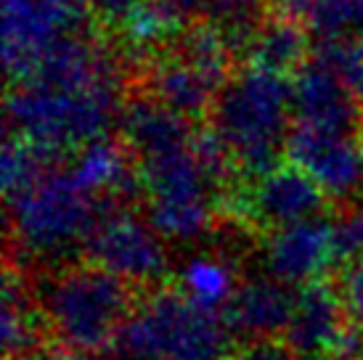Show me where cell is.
<instances>
[{
    "mask_svg": "<svg viewBox=\"0 0 363 360\" xmlns=\"http://www.w3.org/2000/svg\"><path fill=\"white\" fill-rule=\"evenodd\" d=\"M122 135L146 193V218L170 244L202 239L215 220V193L233 162L212 130L194 133L191 120L157 99L125 103Z\"/></svg>",
    "mask_w": 363,
    "mask_h": 360,
    "instance_id": "cell-1",
    "label": "cell"
},
{
    "mask_svg": "<svg viewBox=\"0 0 363 360\" xmlns=\"http://www.w3.org/2000/svg\"><path fill=\"white\" fill-rule=\"evenodd\" d=\"M294 122V93L289 74L247 64L220 88L210 111V130L220 138L233 167L260 175L286 154Z\"/></svg>",
    "mask_w": 363,
    "mask_h": 360,
    "instance_id": "cell-2",
    "label": "cell"
},
{
    "mask_svg": "<svg viewBox=\"0 0 363 360\" xmlns=\"http://www.w3.org/2000/svg\"><path fill=\"white\" fill-rule=\"evenodd\" d=\"M11 241L27 262L56 265L72 252L85 249L96 223L114 204L85 189L69 164L56 162L51 170L6 199Z\"/></svg>",
    "mask_w": 363,
    "mask_h": 360,
    "instance_id": "cell-3",
    "label": "cell"
},
{
    "mask_svg": "<svg viewBox=\"0 0 363 360\" xmlns=\"http://www.w3.org/2000/svg\"><path fill=\"white\" fill-rule=\"evenodd\" d=\"M122 82L24 80L13 82L6 101L9 130L64 157L85 143L106 138L122 117Z\"/></svg>",
    "mask_w": 363,
    "mask_h": 360,
    "instance_id": "cell-4",
    "label": "cell"
},
{
    "mask_svg": "<svg viewBox=\"0 0 363 360\" xmlns=\"http://www.w3.org/2000/svg\"><path fill=\"white\" fill-rule=\"evenodd\" d=\"M38 305L61 347L101 352L114 347L133 313V291L128 281L96 262L59 265L53 276L43 281Z\"/></svg>",
    "mask_w": 363,
    "mask_h": 360,
    "instance_id": "cell-5",
    "label": "cell"
},
{
    "mask_svg": "<svg viewBox=\"0 0 363 360\" xmlns=\"http://www.w3.org/2000/svg\"><path fill=\"white\" fill-rule=\"evenodd\" d=\"M233 331L223 313L194 305L181 289H162L133 308L114 342L120 360H231Z\"/></svg>",
    "mask_w": 363,
    "mask_h": 360,
    "instance_id": "cell-6",
    "label": "cell"
},
{
    "mask_svg": "<svg viewBox=\"0 0 363 360\" xmlns=\"http://www.w3.org/2000/svg\"><path fill=\"white\" fill-rule=\"evenodd\" d=\"M88 16L85 0H3V64L9 80H30L56 43L85 32Z\"/></svg>",
    "mask_w": 363,
    "mask_h": 360,
    "instance_id": "cell-7",
    "label": "cell"
},
{
    "mask_svg": "<svg viewBox=\"0 0 363 360\" xmlns=\"http://www.w3.org/2000/svg\"><path fill=\"white\" fill-rule=\"evenodd\" d=\"M82 252L91 262L135 286H152L170 270L167 241L160 230L146 215L117 204L96 223Z\"/></svg>",
    "mask_w": 363,
    "mask_h": 360,
    "instance_id": "cell-8",
    "label": "cell"
},
{
    "mask_svg": "<svg viewBox=\"0 0 363 360\" xmlns=\"http://www.w3.org/2000/svg\"><path fill=\"white\" fill-rule=\"evenodd\" d=\"M286 157L303 167L334 201H350L363 193L361 130H332L292 122Z\"/></svg>",
    "mask_w": 363,
    "mask_h": 360,
    "instance_id": "cell-9",
    "label": "cell"
},
{
    "mask_svg": "<svg viewBox=\"0 0 363 360\" xmlns=\"http://www.w3.org/2000/svg\"><path fill=\"white\" fill-rule=\"evenodd\" d=\"M337 262V228L323 215L271 228L262 244V270L292 289L321 281Z\"/></svg>",
    "mask_w": 363,
    "mask_h": 360,
    "instance_id": "cell-10",
    "label": "cell"
},
{
    "mask_svg": "<svg viewBox=\"0 0 363 360\" xmlns=\"http://www.w3.org/2000/svg\"><path fill=\"white\" fill-rule=\"evenodd\" d=\"M326 199L321 186L289 162L255 175L250 186L239 191V212L255 225L271 230L321 215Z\"/></svg>",
    "mask_w": 363,
    "mask_h": 360,
    "instance_id": "cell-11",
    "label": "cell"
},
{
    "mask_svg": "<svg viewBox=\"0 0 363 360\" xmlns=\"http://www.w3.org/2000/svg\"><path fill=\"white\" fill-rule=\"evenodd\" d=\"M294 122L332 130H361L363 103L323 59L305 61L292 77Z\"/></svg>",
    "mask_w": 363,
    "mask_h": 360,
    "instance_id": "cell-12",
    "label": "cell"
},
{
    "mask_svg": "<svg viewBox=\"0 0 363 360\" xmlns=\"http://www.w3.org/2000/svg\"><path fill=\"white\" fill-rule=\"evenodd\" d=\"M347 329H350V315L340 291L315 281L297 291L292 320L284 339L308 360L334 358V350Z\"/></svg>",
    "mask_w": 363,
    "mask_h": 360,
    "instance_id": "cell-13",
    "label": "cell"
},
{
    "mask_svg": "<svg viewBox=\"0 0 363 360\" xmlns=\"http://www.w3.org/2000/svg\"><path fill=\"white\" fill-rule=\"evenodd\" d=\"M294 302H297V294L292 291V286L265 273L239 283L223 318L236 337H244L250 342L276 339L289 329Z\"/></svg>",
    "mask_w": 363,
    "mask_h": 360,
    "instance_id": "cell-14",
    "label": "cell"
},
{
    "mask_svg": "<svg viewBox=\"0 0 363 360\" xmlns=\"http://www.w3.org/2000/svg\"><path fill=\"white\" fill-rule=\"evenodd\" d=\"M67 164L85 189H91L93 193H99L111 204H117L125 196L135 193V189H141L135 159L128 143H120L109 135L72 151V159Z\"/></svg>",
    "mask_w": 363,
    "mask_h": 360,
    "instance_id": "cell-15",
    "label": "cell"
},
{
    "mask_svg": "<svg viewBox=\"0 0 363 360\" xmlns=\"http://www.w3.org/2000/svg\"><path fill=\"white\" fill-rule=\"evenodd\" d=\"M220 88V82L212 80L207 72H202L178 50L149 69V96L189 120L212 111Z\"/></svg>",
    "mask_w": 363,
    "mask_h": 360,
    "instance_id": "cell-16",
    "label": "cell"
},
{
    "mask_svg": "<svg viewBox=\"0 0 363 360\" xmlns=\"http://www.w3.org/2000/svg\"><path fill=\"white\" fill-rule=\"evenodd\" d=\"M311 30L300 19L289 13H281L279 19H265L260 30L247 43V59L250 64L265 67V69L294 74L303 67L311 53Z\"/></svg>",
    "mask_w": 363,
    "mask_h": 360,
    "instance_id": "cell-17",
    "label": "cell"
},
{
    "mask_svg": "<svg viewBox=\"0 0 363 360\" xmlns=\"http://www.w3.org/2000/svg\"><path fill=\"white\" fill-rule=\"evenodd\" d=\"M40 305H35L24 276L6 270L3 276V310H0V339L9 358H24L40 344Z\"/></svg>",
    "mask_w": 363,
    "mask_h": 360,
    "instance_id": "cell-18",
    "label": "cell"
},
{
    "mask_svg": "<svg viewBox=\"0 0 363 360\" xmlns=\"http://www.w3.org/2000/svg\"><path fill=\"white\" fill-rule=\"evenodd\" d=\"M236 268L223 254L199 252L183 262L178 270V289L204 310L225 313L228 302L239 289Z\"/></svg>",
    "mask_w": 363,
    "mask_h": 360,
    "instance_id": "cell-19",
    "label": "cell"
},
{
    "mask_svg": "<svg viewBox=\"0 0 363 360\" xmlns=\"http://www.w3.org/2000/svg\"><path fill=\"white\" fill-rule=\"evenodd\" d=\"M279 6L321 43L363 38V0H281Z\"/></svg>",
    "mask_w": 363,
    "mask_h": 360,
    "instance_id": "cell-20",
    "label": "cell"
},
{
    "mask_svg": "<svg viewBox=\"0 0 363 360\" xmlns=\"http://www.w3.org/2000/svg\"><path fill=\"white\" fill-rule=\"evenodd\" d=\"M56 162H61V157L9 130L3 140V157H0V180H3L6 199L35 183L43 172L51 170Z\"/></svg>",
    "mask_w": 363,
    "mask_h": 360,
    "instance_id": "cell-21",
    "label": "cell"
},
{
    "mask_svg": "<svg viewBox=\"0 0 363 360\" xmlns=\"http://www.w3.org/2000/svg\"><path fill=\"white\" fill-rule=\"evenodd\" d=\"M183 21L186 19L164 0H141L120 24V30L130 45L149 50L175 40L183 32Z\"/></svg>",
    "mask_w": 363,
    "mask_h": 360,
    "instance_id": "cell-22",
    "label": "cell"
},
{
    "mask_svg": "<svg viewBox=\"0 0 363 360\" xmlns=\"http://www.w3.org/2000/svg\"><path fill=\"white\" fill-rule=\"evenodd\" d=\"M204 16L220 32L231 50H244L260 30L265 16V0H207Z\"/></svg>",
    "mask_w": 363,
    "mask_h": 360,
    "instance_id": "cell-23",
    "label": "cell"
},
{
    "mask_svg": "<svg viewBox=\"0 0 363 360\" xmlns=\"http://www.w3.org/2000/svg\"><path fill=\"white\" fill-rule=\"evenodd\" d=\"M318 59L326 61L340 74V80L350 88V93L363 103V38L323 40Z\"/></svg>",
    "mask_w": 363,
    "mask_h": 360,
    "instance_id": "cell-24",
    "label": "cell"
},
{
    "mask_svg": "<svg viewBox=\"0 0 363 360\" xmlns=\"http://www.w3.org/2000/svg\"><path fill=\"white\" fill-rule=\"evenodd\" d=\"M340 297H342L350 323L363 331V257L347 260L340 276Z\"/></svg>",
    "mask_w": 363,
    "mask_h": 360,
    "instance_id": "cell-25",
    "label": "cell"
},
{
    "mask_svg": "<svg viewBox=\"0 0 363 360\" xmlns=\"http://www.w3.org/2000/svg\"><path fill=\"white\" fill-rule=\"evenodd\" d=\"M337 228V249L340 260H358L363 257V207L345 212L340 220H334Z\"/></svg>",
    "mask_w": 363,
    "mask_h": 360,
    "instance_id": "cell-26",
    "label": "cell"
},
{
    "mask_svg": "<svg viewBox=\"0 0 363 360\" xmlns=\"http://www.w3.org/2000/svg\"><path fill=\"white\" fill-rule=\"evenodd\" d=\"M231 360H308L297 350H292L286 342L276 339H255L244 350L233 352Z\"/></svg>",
    "mask_w": 363,
    "mask_h": 360,
    "instance_id": "cell-27",
    "label": "cell"
},
{
    "mask_svg": "<svg viewBox=\"0 0 363 360\" xmlns=\"http://www.w3.org/2000/svg\"><path fill=\"white\" fill-rule=\"evenodd\" d=\"M85 3H88V9H91L93 16H99V19L106 21V24L120 27L141 0H85Z\"/></svg>",
    "mask_w": 363,
    "mask_h": 360,
    "instance_id": "cell-28",
    "label": "cell"
},
{
    "mask_svg": "<svg viewBox=\"0 0 363 360\" xmlns=\"http://www.w3.org/2000/svg\"><path fill=\"white\" fill-rule=\"evenodd\" d=\"M32 360H96L93 352H82V350H72V347H61V350H45V352H35Z\"/></svg>",
    "mask_w": 363,
    "mask_h": 360,
    "instance_id": "cell-29",
    "label": "cell"
},
{
    "mask_svg": "<svg viewBox=\"0 0 363 360\" xmlns=\"http://www.w3.org/2000/svg\"><path fill=\"white\" fill-rule=\"evenodd\" d=\"M164 3L178 11L183 19H189V16H194V13H202L207 0H164Z\"/></svg>",
    "mask_w": 363,
    "mask_h": 360,
    "instance_id": "cell-30",
    "label": "cell"
},
{
    "mask_svg": "<svg viewBox=\"0 0 363 360\" xmlns=\"http://www.w3.org/2000/svg\"><path fill=\"white\" fill-rule=\"evenodd\" d=\"M361 360H363V358H361Z\"/></svg>",
    "mask_w": 363,
    "mask_h": 360,
    "instance_id": "cell-31",
    "label": "cell"
}]
</instances>
